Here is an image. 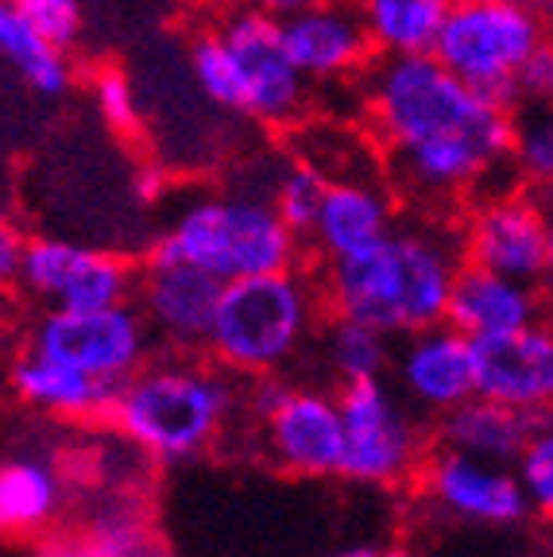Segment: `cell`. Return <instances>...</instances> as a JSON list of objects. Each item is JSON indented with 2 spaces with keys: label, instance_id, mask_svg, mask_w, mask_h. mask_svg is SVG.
<instances>
[{
  "label": "cell",
  "instance_id": "38",
  "mask_svg": "<svg viewBox=\"0 0 553 557\" xmlns=\"http://www.w3.org/2000/svg\"><path fill=\"white\" fill-rule=\"evenodd\" d=\"M12 9H9V0H0V35H4V24H9Z\"/></svg>",
  "mask_w": 553,
  "mask_h": 557
},
{
  "label": "cell",
  "instance_id": "11",
  "mask_svg": "<svg viewBox=\"0 0 553 557\" xmlns=\"http://www.w3.org/2000/svg\"><path fill=\"white\" fill-rule=\"evenodd\" d=\"M460 252L476 268H488L495 275L538 287L553 260L550 218H545L534 198L495 194V198L480 201V209L465 225Z\"/></svg>",
  "mask_w": 553,
  "mask_h": 557
},
{
  "label": "cell",
  "instance_id": "9",
  "mask_svg": "<svg viewBox=\"0 0 553 557\" xmlns=\"http://www.w3.org/2000/svg\"><path fill=\"white\" fill-rule=\"evenodd\" d=\"M16 283L47 310H101L132 302L136 268L124 256L66 236H35L24 240Z\"/></svg>",
  "mask_w": 553,
  "mask_h": 557
},
{
  "label": "cell",
  "instance_id": "4",
  "mask_svg": "<svg viewBox=\"0 0 553 557\" xmlns=\"http://www.w3.org/2000/svg\"><path fill=\"white\" fill-rule=\"evenodd\" d=\"M321 322V287L306 271L283 268L225 283L206 348L233 375L283 372Z\"/></svg>",
  "mask_w": 553,
  "mask_h": 557
},
{
  "label": "cell",
  "instance_id": "13",
  "mask_svg": "<svg viewBox=\"0 0 553 557\" xmlns=\"http://www.w3.org/2000/svg\"><path fill=\"white\" fill-rule=\"evenodd\" d=\"M279 39L306 82H345L372 62V35L360 9L345 0H318L279 20Z\"/></svg>",
  "mask_w": 553,
  "mask_h": 557
},
{
  "label": "cell",
  "instance_id": "29",
  "mask_svg": "<svg viewBox=\"0 0 553 557\" xmlns=\"http://www.w3.org/2000/svg\"><path fill=\"white\" fill-rule=\"evenodd\" d=\"M9 9L62 51L82 39V24H86L82 0H9Z\"/></svg>",
  "mask_w": 553,
  "mask_h": 557
},
{
  "label": "cell",
  "instance_id": "27",
  "mask_svg": "<svg viewBox=\"0 0 553 557\" xmlns=\"http://www.w3.org/2000/svg\"><path fill=\"white\" fill-rule=\"evenodd\" d=\"M325 174L318 166H310L306 159H294L286 163L283 171L275 174V183H271V209H275V218L291 228L298 240L310 236V225L318 218V206H321V194H325Z\"/></svg>",
  "mask_w": 553,
  "mask_h": 557
},
{
  "label": "cell",
  "instance_id": "10",
  "mask_svg": "<svg viewBox=\"0 0 553 557\" xmlns=\"http://www.w3.org/2000/svg\"><path fill=\"white\" fill-rule=\"evenodd\" d=\"M217 35L225 39L236 66H241V82H244L241 116L283 128V124L298 121L306 113V89H310V82L286 59L275 16L236 4L217 24Z\"/></svg>",
  "mask_w": 553,
  "mask_h": 557
},
{
  "label": "cell",
  "instance_id": "30",
  "mask_svg": "<svg viewBox=\"0 0 553 557\" xmlns=\"http://www.w3.org/2000/svg\"><path fill=\"white\" fill-rule=\"evenodd\" d=\"M511 472H515L519 487L527 492L530 511H550L553 507V434H550V426H542L527 445H523L519 457L511 461Z\"/></svg>",
  "mask_w": 553,
  "mask_h": 557
},
{
  "label": "cell",
  "instance_id": "8",
  "mask_svg": "<svg viewBox=\"0 0 553 557\" xmlns=\"http://www.w3.org/2000/svg\"><path fill=\"white\" fill-rule=\"evenodd\" d=\"M32 348L94 380L124 387V380H132L151 357V333L132 302L101 310H47L35 322Z\"/></svg>",
  "mask_w": 553,
  "mask_h": 557
},
{
  "label": "cell",
  "instance_id": "1",
  "mask_svg": "<svg viewBox=\"0 0 553 557\" xmlns=\"http://www.w3.org/2000/svg\"><path fill=\"white\" fill-rule=\"evenodd\" d=\"M368 121L415 198L484 194L507 171L515 113L495 109L433 54H383L368 70Z\"/></svg>",
  "mask_w": 553,
  "mask_h": 557
},
{
  "label": "cell",
  "instance_id": "21",
  "mask_svg": "<svg viewBox=\"0 0 553 557\" xmlns=\"http://www.w3.org/2000/svg\"><path fill=\"white\" fill-rule=\"evenodd\" d=\"M9 383L27 407L47 410V414H62V418L105 414L109 403L116 399V392H121L113 383L94 380V375L62 364V360H54V357H44V352H35V348H27L24 357L12 364Z\"/></svg>",
  "mask_w": 553,
  "mask_h": 557
},
{
  "label": "cell",
  "instance_id": "39",
  "mask_svg": "<svg viewBox=\"0 0 553 557\" xmlns=\"http://www.w3.org/2000/svg\"><path fill=\"white\" fill-rule=\"evenodd\" d=\"M380 557H415L410 549H388V554H380Z\"/></svg>",
  "mask_w": 553,
  "mask_h": 557
},
{
  "label": "cell",
  "instance_id": "17",
  "mask_svg": "<svg viewBox=\"0 0 553 557\" xmlns=\"http://www.w3.org/2000/svg\"><path fill=\"white\" fill-rule=\"evenodd\" d=\"M398 392L422 414H445L472 395V341L453 325L438 322L403 337L391 352Z\"/></svg>",
  "mask_w": 553,
  "mask_h": 557
},
{
  "label": "cell",
  "instance_id": "25",
  "mask_svg": "<svg viewBox=\"0 0 553 557\" xmlns=\"http://www.w3.org/2000/svg\"><path fill=\"white\" fill-rule=\"evenodd\" d=\"M321 352H325L329 372L337 375L341 383L353 380H376L391 368V337L372 325L353 322V318H337L325 325V337H321Z\"/></svg>",
  "mask_w": 553,
  "mask_h": 557
},
{
  "label": "cell",
  "instance_id": "22",
  "mask_svg": "<svg viewBox=\"0 0 553 557\" xmlns=\"http://www.w3.org/2000/svg\"><path fill=\"white\" fill-rule=\"evenodd\" d=\"M62 476L44 457L0 461V534L44 531L62 511Z\"/></svg>",
  "mask_w": 553,
  "mask_h": 557
},
{
  "label": "cell",
  "instance_id": "35",
  "mask_svg": "<svg viewBox=\"0 0 553 557\" xmlns=\"http://www.w3.org/2000/svg\"><path fill=\"white\" fill-rule=\"evenodd\" d=\"M236 4H241V9H256V12H268V16L283 20L298 9H310V4H318V0H236Z\"/></svg>",
  "mask_w": 553,
  "mask_h": 557
},
{
  "label": "cell",
  "instance_id": "33",
  "mask_svg": "<svg viewBox=\"0 0 553 557\" xmlns=\"http://www.w3.org/2000/svg\"><path fill=\"white\" fill-rule=\"evenodd\" d=\"M20 256H24V236H20V228L9 218H0V287L16 283Z\"/></svg>",
  "mask_w": 553,
  "mask_h": 557
},
{
  "label": "cell",
  "instance_id": "2",
  "mask_svg": "<svg viewBox=\"0 0 553 557\" xmlns=\"http://www.w3.org/2000/svg\"><path fill=\"white\" fill-rule=\"evenodd\" d=\"M460 240L445 228H391L376 248L348 260H329L321 302L337 318L372 325L388 337H407L445 318Z\"/></svg>",
  "mask_w": 553,
  "mask_h": 557
},
{
  "label": "cell",
  "instance_id": "20",
  "mask_svg": "<svg viewBox=\"0 0 553 557\" xmlns=\"http://www.w3.org/2000/svg\"><path fill=\"white\" fill-rule=\"evenodd\" d=\"M542 426H550L545 410H515L503 407V403L480 399V395H468L465 403H457L453 410L441 414L438 437L445 449H460L472 453V457H484V461L511 465Z\"/></svg>",
  "mask_w": 553,
  "mask_h": 557
},
{
  "label": "cell",
  "instance_id": "18",
  "mask_svg": "<svg viewBox=\"0 0 553 557\" xmlns=\"http://www.w3.org/2000/svg\"><path fill=\"white\" fill-rule=\"evenodd\" d=\"M441 322L465 333L468 341H492L542 322V302H538V287L530 283H515L476 263H460L453 271Z\"/></svg>",
  "mask_w": 553,
  "mask_h": 557
},
{
  "label": "cell",
  "instance_id": "23",
  "mask_svg": "<svg viewBox=\"0 0 553 557\" xmlns=\"http://www.w3.org/2000/svg\"><path fill=\"white\" fill-rule=\"evenodd\" d=\"M453 0H368L364 27L380 54H430Z\"/></svg>",
  "mask_w": 553,
  "mask_h": 557
},
{
  "label": "cell",
  "instance_id": "40",
  "mask_svg": "<svg viewBox=\"0 0 553 557\" xmlns=\"http://www.w3.org/2000/svg\"><path fill=\"white\" fill-rule=\"evenodd\" d=\"M345 4H353V9H364V4H368V0H345Z\"/></svg>",
  "mask_w": 553,
  "mask_h": 557
},
{
  "label": "cell",
  "instance_id": "12",
  "mask_svg": "<svg viewBox=\"0 0 553 557\" xmlns=\"http://www.w3.org/2000/svg\"><path fill=\"white\" fill-rule=\"evenodd\" d=\"M221 290L225 283L194 263L147 256V263L136 271L132 306L144 318L151 341H163L171 352H191V348H206Z\"/></svg>",
  "mask_w": 553,
  "mask_h": 557
},
{
  "label": "cell",
  "instance_id": "6",
  "mask_svg": "<svg viewBox=\"0 0 553 557\" xmlns=\"http://www.w3.org/2000/svg\"><path fill=\"white\" fill-rule=\"evenodd\" d=\"M550 0H453L430 54L495 109H523L519 66L545 44Z\"/></svg>",
  "mask_w": 553,
  "mask_h": 557
},
{
  "label": "cell",
  "instance_id": "37",
  "mask_svg": "<svg viewBox=\"0 0 553 557\" xmlns=\"http://www.w3.org/2000/svg\"><path fill=\"white\" fill-rule=\"evenodd\" d=\"M329 557H380V549H368V546H353V549H341V554H329Z\"/></svg>",
  "mask_w": 553,
  "mask_h": 557
},
{
  "label": "cell",
  "instance_id": "14",
  "mask_svg": "<svg viewBox=\"0 0 553 557\" xmlns=\"http://www.w3.org/2000/svg\"><path fill=\"white\" fill-rule=\"evenodd\" d=\"M426 492L445 515L484 527H515L530 515V499L511 465L484 461L460 449L433 453L426 465Z\"/></svg>",
  "mask_w": 553,
  "mask_h": 557
},
{
  "label": "cell",
  "instance_id": "5",
  "mask_svg": "<svg viewBox=\"0 0 553 557\" xmlns=\"http://www.w3.org/2000/svg\"><path fill=\"white\" fill-rule=\"evenodd\" d=\"M303 240L275 218L268 194H198L179 206L171 228L151 244L159 260H182L221 283L298 268Z\"/></svg>",
  "mask_w": 553,
  "mask_h": 557
},
{
  "label": "cell",
  "instance_id": "36",
  "mask_svg": "<svg viewBox=\"0 0 553 557\" xmlns=\"http://www.w3.org/2000/svg\"><path fill=\"white\" fill-rule=\"evenodd\" d=\"M35 557H97V549H94V546H86V542L54 539V542H44Z\"/></svg>",
  "mask_w": 553,
  "mask_h": 557
},
{
  "label": "cell",
  "instance_id": "7",
  "mask_svg": "<svg viewBox=\"0 0 553 557\" xmlns=\"http://www.w3.org/2000/svg\"><path fill=\"white\" fill-rule=\"evenodd\" d=\"M341 465L337 476L356 484H398L422 457V430L383 375L341 383Z\"/></svg>",
  "mask_w": 553,
  "mask_h": 557
},
{
  "label": "cell",
  "instance_id": "3",
  "mask_svg": "<svg viewBox=\"0 0 553 557\" xmlns=\"http://www.w3.org/2000/svg\"><path fill=\"white\" fill-rule=\"evenodd\" d=\"M236 407L241 392L229 368L198 364L179 352L124 380L105 418L151 461L179 465L209 449Z\"/></svg>",
  "mask_w": 553,
  "mask_h": 557
},
{
  "label": "cell",
  "instance_id": "19",
  "mask_svg": "<svg viewBox=\"0 0 553 557\" xmlns=\"http://www.w3.org/2000/svg\"><path fill=\"white\" fill-rule=\"evenodd\" d=\"M395 228L391 194L380 190L372 178H329L321 194L318 218L310 225V244L321 260H348L383 240Z\"/></svg>",
  "mask_w": 553,
  "mask_h": 557
},
{
  "label": "cell",
  "instance_id": "28",
  "mask_svg": "<svg viewBox=\"0 0 553 557\" xmlns=\"http://www.w3.org/2000/svg\"><path fill=\"white\" fill-rule=\"evenodd\" d=\"M534 109L538 113H527L511 128L507 163L515 171V178L545 186L553 178V124L545 116V104H534Z\"/></svg>",
  "mask_w": 553,
  "mask_h": 557
},
{
  "label": "cell",
  "instance_id": "15",
  "mask_svg": "<svg viewBox=\"0 0 553 557\" xmlns=\"http://www.w3.org/2000/svg\"><path fill=\"white\" fill-rule=\"evenodd\" d=\"M271 461L294 476H337L341 414L337 399L310 387H286L283 399L260 418Z\"/></svg>",
  "mask_w": 553,
  "mask_h": 557
},
{
  "label": "cell",
  "instance_id": "16",
  "mask_svg": "<svg viewBox=\"0 0 553 557\" xmlns=\"http://www.w3.org/2000/svg\"><path fill=\"white\" fill-rule=\"evenodd\" d=\"M472 395L515 410H545L553 395V337L542 322L472 341Z\"/></svg>",
  "mask_w": 553,
  "mask_h": 557
},
{
  "label": "cell",
  "instance_id": "24",
  "mask_svg": "<svg viewBox=\"0 0 553 557\" xmlns=\"http://www.w3.org/2000/svg\"><path fill=\"white\" fill-rule=\"evenodd\" d=\"M0 59H9V66L16 70L20 78L44 97H62L70 89V82H74L66 51L54 47L51 39H44L16 12L9 16L4 35H0Z\"/></svg>",
  "mask_w": 553,
  "mask_h": 557
},
{
  "label": "cell",
  "instance_id": "34",
  "mask_svg": "<svg viewBox=\"0 0 553 557\" xmlns=\"http://www.w3.org/2000/svg\"><path fill=\"white\" fill-rule=\"evenodd\" d=\"M163 190H167V178H163V171H159V163H147L132 174V194H136L144 206L163 198Z\"/></svg>",
  "mask_w": 553,
  "mask_h": 557
},
{
  "label": "cell",
  "instance_id": "26",
  "mask_svg": "<svg viewBox=\"0 0 553 557\" xmlns=\"http://www.w3.org/2000/svg\"><path fill=\"white\" fill-rule=\"evenodd\" d=\"M191 74L198 82V89L209 97L213 104H221L225 113L241 116L244 109V82H241V66H236L233 51L225 47V39L213 32L194 35L191 44Z\"/></svg>",
  "mask_w": 553,
  "mask_h": 557
},
{
  "label": "cell",
  "instance_id": "31",
  "mask_svg": "<svg viewBox=\"0 0 553 557\" xmlns=\"http://www.w3.org/2000/svg\"><path fill=\"white\" fill-rule=\"evenodd\" d=\"M94 104L101 121L116 132H136L139 124V101H136V89H132L128 74L116 66L101 70L94 78Z\"/></svg>",
  "mask_w": 553,
  "mask_h": 557
},
{
  "label": "cell",
  "instance_id": "32",
  "mask_svg": "<svg viewBox=\"0 0 553 557\" xmlns=\"http://www.w3.org/2000/svg\"><path fill=\"white\" fill-rule=\"evenodd\" d=\"M519 97L523 104H545L553 94V51L550 44H542L538 51H530V59L519 66Z\"/></svg>",
  "mask_w": 553,
  "mask_h": 557
}]
</instances>
